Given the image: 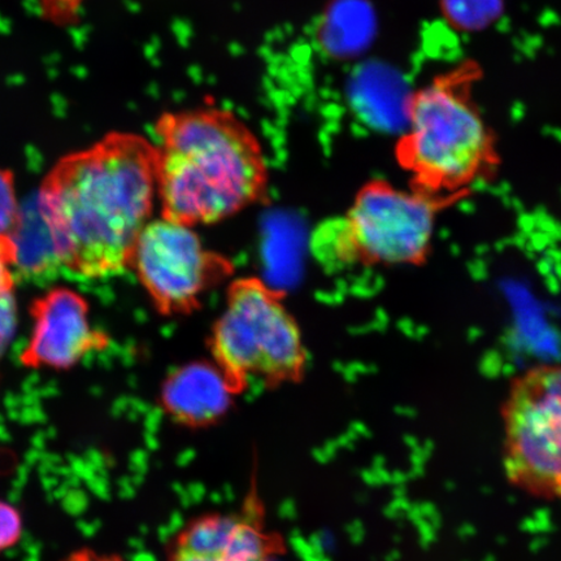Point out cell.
<instances>
[{"label": "cell", "instance_id": "6da1fadb", "mask_svg": "<svg viewBox=\"0 0 561 561\" xmlns=\"http://www.w3.org/2000/svg\"><path fill=\"white\" fill-rule=\"evenodd\" d=\"M158 146L128 133L62 158L42 184V213L60 261L88 278L130 268L157 196Z\"/></svg>", "mask_w": 561, "mask_h": 561}, {"label": "cell", "instance_id": "7a4b0ae2", "mask_svg": "<svg viewBox=\"0 0 561 561\" xmlns=\"http://www.w3.org/2000/svg\"><path fill=\"white\" fill-rule=\"evenodd\" d=\"M156 135L161 217L214 226L268 195L263 145L236 112L213 104L165 112Z\"/></svg>", "mask_w": 561, "mask_h": 561}, {"label": "cell", "instance_id": "3957f363", "mask_svg": "<svg viewBox=\"0 0 561 561\" xmlns=\"http://www.w3.org/2000/svg\"><path fill=\"white\" fill-rule=\"evenodd\" d=\"M482 75L479 62L467 59L407 101V128L394 156L413 191L455 206L500 174V142L474 98Z\"/></svg>", "mask_w": 561, "mask_h": 561}, {"label": "cell", "instance_id": "277c9868", "mask_svg": "<svg viewBox=\"0 0 561 561\" xmlns=\"http://www.w3.org/2000/svg\"><path fill=\"white\" fill-rule=\"evenodd\" d=\"M444 201L375 179L356 193L345 216L321 221L311 252L329 270L425 265L434 250Z\"/></svg>", "mask_w": 561, "mask_h": 561}, {"label": "cell", "instance_id": "5b68a950", "mask_svg": "<svg viewBox=\"0 0 561 561\" xmlns=\"http://www.w3.org/2000/svg\"><path fill=\"white\" fill-rule=\"evenodd\" d=\"M213 360L238 392L299 383L308 367L304 334L285 294L255 276L231 280L208 336Z\"/></svg>", "mask_w": 561, "mask_h": 561}, {"label": "cell", "instance_id": "8992f818", "mask_svg": "<svg viewBox=\"0 0 561 561\" xmlns=\"http://www.w3.org/2000/svg\"><path fill=\"white\" fill-rule=\"evenodd\" d=\"M501 420L511 485L538 501H561V363H539L512 378Z\"/></svg>", "mask_w": 561, "mask_h": 561}, {"label": "cell", "instance_id": "52a82bcc", "mask_svg": "<svg viewBox=\"0 0 561 561\" xmlns=\"http://www.w3.org/2000/svg\"><path fill=\"white\" fill-rule=\"evenodd\" d=\"M130 268L157 311L168 318L201 310L207 294L236 272L229 257L206 248L195 228L165 217L147 224Z\"/></svg>", "mask_w": 561, "mask_h": 561}, {"label": "cell", "instance_id": "ba28073f", "mask_svg": "<svg viewBox=\"0 0 561 561\" xmlns=\"http://www.w3.org/2000/svg\"><path fill=\"white\" fill-rule=\"evenodd\" d=\"M32 316L31 341L21 354L25 367L67 369L108 346L107 335L90 325L88 301L73 290L48 291L34 301Z\"/></svg>", "mask_w": 561, "mask_h": 561}, {"label": "cell", "instance_id": "9c48e42d", "mask_svg": "<svg viewBox=\"0 0 561 561\" xmlns=\"http://www.w3.org/2000/svg\"><path fill=\"white\" fill-rule=\"evenodd\" d=\"M280 542L248 512H210L193 518L168 549L167 561H272Z\"/></svg>", "mask_w": 561, "mask_h": 561}, {"label": "cell", "instance_id": "30bf717a", "mask_svg": "<svg viewBox=\"0 0 561 561\" xmlns=\"http://www.w3.org/2000/svg\"><path fill=\"white\" fill-rule=\"evenodd\" d=\"M237 397L240 394L214 360H196L167 376L159 404L174 424L199 431L221 423Z\"/></svg>", "mask_w": 561, "mask_h": 561}, {"label": "cell", "instance_id": "8fae6325", "mask_svg": "<svg viewBox=\"0 0 561 561\" xmlns=\"http://www.w3.org/2000/svg\"><path fill=\"white\" fill-rule=\"evenodd\" d=\"M11 238L16 248V266L25 275H41L61 264L53 231L42 213L38 198L32 206L20 209Z\"/></svg>", "mask_w": 561, "mask_h": 561}, {"label": "cell", "instance_id": "7c38bea8", "mask_svg": "<svg viewBox=\"0 0 561 561\" xmlns=\"http://www.w3.org/2000/svg\"><path fill=\"white\" fill-rule=\"evenodd\" d=\"M20 209L12 174L0 168V237L11 236L16 227Z\"/></svg>", "mask_w": 561, "mask_h": 561}, {"label": "cell", "instance_id": "4fadbf2b", "mask_svg": "<svg viewBox=\"0 0 561 561\" xmlns=\"http://www.w3.org/2000/svg\"><path fill=\"white\" fill-rule=\"evenodd\" d=\"M24 522L20 511L11 503L0 500V552L15 547L23 538Z\"/></svg>", "mask_w": 561, "mask_h": 561}, {"label": "cell", "instance_id": "5bb4252c", "mask_svg": "<svg viewBox=\"0 0 561 561\" xmlns=\"http://www.w3.org/2000/svg\"><path fill=\"white\" fill-rule=\"evenodd\" d=\"M18 325V307L13 291L0 294V359L9 347Z\"/></svg>", "mask_w": 561, "mask_h": 561}, {"label": "cell", "instance_id": "9a60e30c", "mask_svg": "<svg viewBox=\"0 0 561 561\" xmlns=\"http://www.w3.org/2000/svg\"><path fill=\"white\" fill-rule=\"evenodd\" d=\"M16 266V248L11 236L0 237V294L13 291L15 278L12 268Z\"/></svg>", "mask_w": 561, "mask_h": 561}, {"label": "cell", "instance_id": "2e32d148", "mask_svg": "<svg viewBox=\"0 0 561 561\" xmlns=\"http://www.w3.org/2000/svg\"><path fill=\"white\" fill-rule=\"evenodd\" d=\"M61 561H125L116 553H104L93 549H80L70 552L69 556Z\"/></svg>", "mask_w": 561, "mask_h": 561}]
</instances>
